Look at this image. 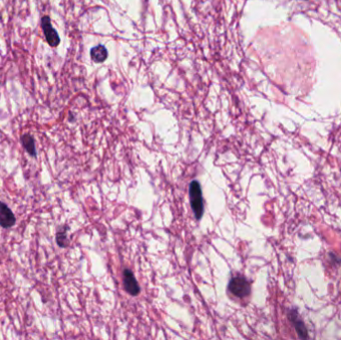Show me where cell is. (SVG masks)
I'll return each mask as SVG.
<instances>
[{
    "label": "cell",
    "mask_w": 341,
    "mask_h": 340,
    "mask_svg": "<svg viewBox=\"0 0 341 340\" xmlns=\"http://www.w3.org/2000/svg\"><path fill=\"white\" fill-rule=\"evenodd\" d=\"M190 202L196 219L200 221L204 215V199L202 188L198 181H192L190 184Z\"/></svg>",
    "instance_id": "6da1fadb"
},
{
    "label": "cell",
    "mask_w": 341,
    "mask_h": 340,
    "mask_svg": "<svg viewBox=\"0 0 341 340\" xmlns=\"http://www.w3.org/2000/svg\"><path fill=\"white\" fill-rule=\"evenodd\" d=\"M228 291L238 298H244L250 294L251 285L250 282L242 275L232 276L228 282Z\"/></svg>",
    "instance_id": "7a4b0ae2"
},
{
    "label": "cell",
    "mask_w": 341,
    "mask_h": 340,
    "mask_svg": "<svg viewBox=\"0 0 341 340\" xmlns=\"http://www.w3.org/2000/svg\"><path fill=\"white\" fill-rule=\"evenodd\" d=\"M41 25H42V30L45 36V39L47 43L51 47H56L60 43V38L57 33V31L53 28L51 25V20L49 16H43L41 19Z\"/></svg>",
    "instance_id": "3957f363"
},
{
    "label": "cell",
    "mask_w": 341,
    "mask_h": 340,
    "mask_svg": "<svg viewBox=\"0 0 341 340\" xmlns=\"http://www.w3.org/2000/svg\"><path fill=\"white\" fill-rule=\"evenodd\" d=\"M123 285L126 292L132 296H137L141 291L140 285L134 273L129 268H125L123 271Z\"/></svg>",
    "instance_id": "277c9868"
},
{
    "label": "cell",
    "mask_w": 341,
    "mask_h": 340,
    "mask_svg": "<svg viewBox=\"0 0 341 340\" xmlns=\"http://www.w3.org/2000/svg\"><path fill=\"white\" fill-rule=\"evenodd\" d=\"M288 319L292 323V325L294 326V329H295L296 333L298 334L299 338L307 339L308 338L307 328H306L304 322L302 321V319L299 317V314H298L296 309H290L288 311Z\"/></svg>",
    "instance_id": "5b68a950"
},
{
    "label": "cell",
    "mask_w": 341,
    "mask_h": 340,
    "mask_svg": "<svg viewBox=\"0 0 341 340\" xmlns=\"http://www.w3.org/2000/svg\"><path fill=\"white\" fill-rule=\"evenodd\" d=\"M15 216L4 203L0 202V226L4 228L11 227L15 225Z\"/></svg>",
    "instance_id": "8992f818"
},
{
    "label": "cell",
    "mask_w": 341,
    "mask_h": 340,
    "mask_svg": "<svg viewBox=\"0 0 341 340\" xmlns=\"http://www.w3.org/2000/svg\"><path fill=\"white\" fill-rule=\"evenodd\" d=\"M90 55H91V58H92V60L94 62L102 63V62H104L107 59L108 51L105 48V46L98 45V46H95V47H93L91 49Z\"/></svg>",
    "instance_id": "52a82bcc"
},
{
    "label": "cell",
    "mask_w": 341,
    "mask_h": 340,
    "mask_svg": "<svg viewBox=\"0 0 341 340\" xmlns=\"http://www.w3.org/2000/svg\"><path fill=\"white\" fill-rule=\"evenodd\" d=\"M21 142H22V145L25 148V150L28 152V154L35 157L36 156V148H35V142H34V139L32 138V136H30L29 134L23 135L21 137Z\"/></svg>",
    "instance_id": "ba28073f"
},
{
    "label": "cell",
    "mask_w": 341,
    "mask_h": 340,
    "mask_svg": "<svg viewBox=\"0 0 341 340\" xmlns=\"http://www.w3.org/2000/svg\"><path fill=\"white\" fill-rule=\"evenodd\" d=\"M67 230H68V227H65L60 231L57 232L56 241L60 247H66L68 244V238H67V233H66Z\"/></svg>",
    "instance_id": "9c48e42d"
}]
</instances>
